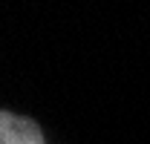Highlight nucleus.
Segmentation results:
<instances>
[{
  "label": "nucleus",
  "mask_w": 150,
  "mask_h": 144,
  "mask_svg": "<svg viewBox=\"0 0 150 144\" xmlns=\"http://www.w3.org/2000/svg\"><path fill=\"white\" fill-rule=\"evenodd\" d=\"M0 144H46L38 121L0 109Z\"/></svg>",
  "instance_id": "nucleus-1"
}]
</instances>
